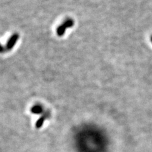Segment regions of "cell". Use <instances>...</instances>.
<instances>
[{"label":"cell","mask_w":152,"mask_h":152,"mask_svg":"<svg viewBox=\"0 0 152 152\" xmlns=\"http://www.w3.org/2000/svg\"><path fill=\"white\" fill-rule=\"evenodd\" d=\"M74 24V22L72 19H67V21H65L63 24L60 25V26L57 28L56 33L58 34V36H62L65 33V31L67 29L73 27Z\"/></svg>","instance_id":"6da1fadb"},{"label":"cell","mask_w":152,"mask_h":152,"mask_svg":"<svg viewBox=\"0 0 152 152\" xmlns=\"http://www.w3.org/2000/svg\"><path fill=\"white\" fill-rule=\"evenodd\" d=\"M19 38V34L17 33L13 34V35L10 37V38L8 39L7 44L6 45L5 50H10L11 49H12L13 47L14 46V45L15 44L17 41H18Z\"/></svg>","instance_id":"7a4b0ae2"},{"label":"cell","mask_w":152,"mask_h":152,"mask_svg":"<svg viewBox=\"0 0 152 152\" xmlns=\"http://www.w3.org/2000/svg\"><path fill=\"white\" fill-rule=\"evenodd\" d=\"M32 111H33V112H34V113H39L41 111V108L39 107V106H35V107H34L33 108Z\"/></svg>","instance_id":"3957f363"},{"label":"cell","mask_w":152,"mask_h":152,"mask_svg":"<svg viewBox=\"0 0 152 152\" xmlns=\"http://www.w3.org/2000/svg\"><path fill=\"white\" fill-rule=\"evenodd\" d=\"M151 42H152V36L151 37Z\"/></svg>","instance_id":"277c9868"}]
</instances>
